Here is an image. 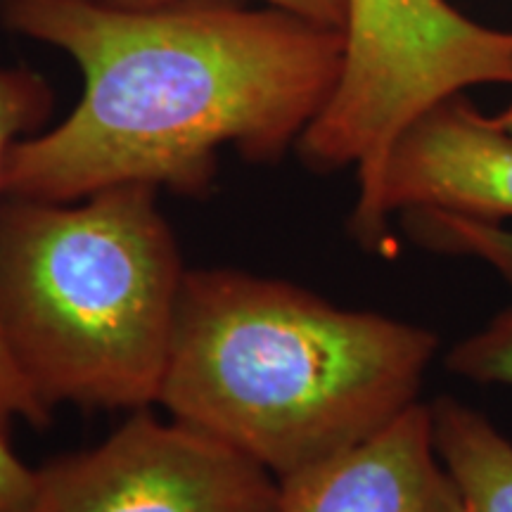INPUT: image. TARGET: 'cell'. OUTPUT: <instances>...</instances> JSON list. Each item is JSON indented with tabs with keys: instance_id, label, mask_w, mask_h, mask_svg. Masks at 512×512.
<instances>
[{
	"instance_id": "obj_1",
	"label": "cell",
	"mask_w": 512,
	"mask_h": 512,
	"mask_svg": "<svg viewBox=\"0 0 512 512\" xmlns=\"http://www.w3.org/2000/svg\"><path fill=\"white\" fill-rule=\"evenodd\" d=\"M8 31L72 57L67 117L12 145L3 197L74 202L140 183L214 188L221 152L297 150L344 62V31L252 0H0Z\"/></svg>"
},
{
	"instance_id": "obj_2",
	"label": "cell",
	"mask_w": 512,
	"mask_h": 512,
	"mask_svg": "<svg viewBox=\"0 0 512 512\" xmlns=\"http://www.w3.org/2000/svg\"><path fill=\"white\" fill-rule=\"evenodd\" d=\"M439 349L425 325L287 280L190 268L157 403L283 479L415 406Z\"/></svg>"
},
{
	"instance_id": "obj_3",
	"label": "cell",
	"mask_w": 512,
	"mask_h": 512,
	"mask_svg": "<svg viewBox=\"0 0 512 512\" xmlns=\"http://www.w3.org/2000/svg\"><path fill=\"white\" fill-rule=\"evenodd\" d=\"M185 273L152 185L0 202V335L50 415L159 401Z\"/></svg>"
},
{
	"instance_id": "obj_4",
	"label": "cell",
	"mask_w": 512,
	"mask_h": 512,
	"mask_svg": "<svg viewBox=\"0 0 512 512\" xmlns=\"http://www.w3.org/2000/svg\"><path fill=\"white\" fill-rule=\"evenodd\" d=\"M342 31L337 88L294 152L316 174L356 171L354 228L413 119L472 86H512V29L477 22L448 0H347Z\"/></svg>"
},
{
	"instance_id": "obj_5",
	"label": "cell",
	"mask_w": 512,
	"mask_h": 512,
	"mask_svg": "<svg viewBox=\"0 0 512 512\" xmlns=\"http://www.w3.org/2000/svg\"><path fill=\"white\" fill-rule=\"evenodd\" d=\"M280 479L221 439L138 411L102 444L36 467L29 512H278Z\"/></svg>"
},
{
	"instance_id": "obj_6",
	"label": "cell",
	"mask_w": 512,
	"mask_h": 512,
	"mask_svg": "<svg viewBox=\"0 0 512 512\" xmlns=\"http://www.w3.org/2000/svg\"><path fill=\"white\" fill-rule=\"evenodd\" d=\"M413 209L491 223L512 219V136L465 93L432 105L399 133L366 219L349 228L351 238L366 252H389V219Z\"/></svg>"
},
{
	"instance_id": "obj_7",
	"label": "cell",
	"mask_w": 512,
	"mask_h": 512,
	"mask_svg": "<svg viewBox=\"0 0 512 512\" xmlns=\"http://www.w3.org/2000/svg\"><path fill=\"white\" fill-rule=\"evenodd\" d=\"M278 512H465L425 401L323 463L280 479Z\"/></svg>"
},
{
	"instance_id": "obj_8",
	"label": "cell",
	"mask_w": 512,
	"mask_h": 512,
	"mask_svg": "<svg viewBox=\"0 0 512 512\" xmlns=\"http://www.w3.org/2000/svg\"><path fill=\"white\" fill-rule=\"evenodd\" d=\"M441 463L465 512H512V439L456 396L427 401Z\"/></svg>"
},
{
	"instance_id": "obj_9",
	"label": "cell",
	"mask_w": 512,
	"mask_h": 512,
	"mask_svg": "<svg viewBox=\"0 0 512 512\" xmlns=\"http://www.w3.org/2000/svg\"><path fill=\"white\" fill-rule=\"evenodd\" d=\"M55 110V91L43 74L27 67L0 64V202L3 197V169L12 145L34 136L48 126ZM50 415L29 394L27 384L12 366L3 335H0V427L10 430L12 422L22 420L31 427H46Z\"/></svg>"
},
{
	"instance_id": "obj_10",
	"label": "cell",
	"mask_w": 512,
	"mask_h": 512,
	"mask_svg": "<svg viewBox=\"0 0 512 512\" xmlns=\"http://www.w3.org/2000/svg\"><path fill=\"white\" fill-rule=\"evenodd\" d=\"M399 216L413 245L430 254L475 259L512 290V228L437 209H413Z\"/></svg>"
},
{
	"instance_id": "obj_11",
	"label": "cell",
	"mask_w": 512,
	"mask_h": 512,
	"mask_svg": "<svg viewBox=\"0 0 512 512\" xmlns=\"http://www.w3.org/2000/svg\"><path fill=\"white\" fill-rule=\"evenodd\" d=\"M444 368L475 384L512 387V304L448 347Z\"/></svg>"
},
{
	"instance_id": "obj_12",
	"label": "cell",
	"mask_w": 512,
	"mask_h": 512,
	"mask_svg": "<svg viewBox=\"0 0 512 512\" xmlns=\"http://www.w3.org/2000/svg\"><path fill=\"white\" fill-rule=\"evenodd\" d=\"M36 489V467L12 451L8 432L0 427V512H29Z\"/></svg>"
},
{
	"instance_id": "obj_13",
	"label": "cell",
	"mask_w": 512,
	"mask_h": 512,
	"mask_svg": "<svg viewBox=\"0 0 512 512\" xmlns=\"http://www.w3.org/2000/svg\"><path fill=\"white\" fill-rule=\"evenodd\" d=\"M252 3L273 5V8L337 29H344V17H347V0H252Z\"/></svg>"
},
{
	"instance_id": "obj_14",
	"label": "cell",
	"mask_w": 512,
	"mask_h": 512,
	"mask_svg": "<svg viewBox=\"0 0 512 512\" xmlns=\"http://www.w3.org/2000/svg\"><path fill=\"white\" fill-rule=\"evenodd\" d=\"M494 117H496L498 124H501V126L505 128V131H508L510 136H512V105L505 107V110H503L501 114H494Z\"/></svg>"
}]
</instances>
